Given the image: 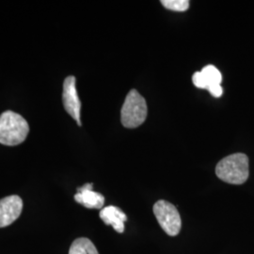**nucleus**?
<instances>
[{
	"label": "nucleus",
	"mask_w": 254,
	"mask_h": 254,
	"mask_svg": "<svg viewBox=\"0 0 254 254\" xmlns=\"http://www.w3.org/2000/svg\"><path fill=\"white\" fill-rule=\"evenodd\" d=\"M29 132L27 121L13 111H5L0 115V143L15 146L24 142Z\"/></svg>",
	"instance_id": "nucleus-1"
},
{
	"label": "nucleus",
	"mask_w": 254,
	"mask_h": 254,
	"mask_svg": "<svg viewBox=\"0 0 254 254\" xmlns=\"http://www.w3.org/2000/svg\"><path fill=\"white\" fill-rule=\"evenodd\" d=\"M161 4L166 9L174 11H185L190 8V1L188 0H162Z\"/></svg>",
	"instance_id": "nucleus-11"
},
{
	"label": "nucleus",
	"mask_w": 254,
	"mask_h": 254,
	"mask_svg": "<svg viewBox=\"0 0 254 254\" xmlns=\"http://www.w3.org/2000/svg\"><path fill=\"white\" fill-rule=\"evenodd\" d=\"M69 254H99V253L89 238L80 237L73 241Z\"/></svg>",
	"instance_id": "nucleus-9"
},
{
	"label": "nucleus",
	"mask_w": 254,
	"mask_h": 254,
	"mask_svg": "<svg viewBox=\"0 0 254 254\" xmlns=\"http://www.w3.org/2000/svg\"><path fill=\"white\" fill-rule=\"evenodd\" d=\"M216 174L220 180L228 184H244L250 174L248 156L242 153L228 155L218 162L216 167Z\"/></svg>",
	"instance_id": "nucleus-2"
},
{
	"label": "nucleus",
	"mask_w": 254,
	"mask_h": 254,
	"mask_svg": "<svg viewBox=\"0 0 254 254\" xmlns=\"http://www.w3.org/2000/svg\"><path fill=\"white\" fill-rule=\"evenodd\" d=\"M192 81L193 84L199 88V89H205V83H204V79L202 77V74L200 72H196L193 74L192 76Z\"/></svg>",
	"instance_id": "nucleus-12"
},
{
	"label": "nucleus",
	"mask_w": 254,
	"mask_h": 254,
	"mask_svg": "<svg viewBox=\"0 0 254 254\" xmlns=\"http://www.w3.org/2000/svg\"><path fill=\"white\" fill-rule=\"evenodd\" d=\"M76 79L74 76H68L65 78L64 83V93H63V102L64 109L66 112L81 126L80 121V110H81V102L78 98V94L75 86Z\"/></svg>",
	"instance_id": "nucleus-5"
},
{
	"label": "nucleus",
	"mask_w": 254,
	"mask_h": 254,
	"mask_svg": "<svg viewBox=\"0 0 254 254\" xmlns=\"http://www.w3.org/2000/svg\"><path fill=\"white\" fill-rule=\"evenodd\" d=\"M93 185L91 183L85 184L77 189V193L74 195V200L86 208L101 209L105 203V197L92 190Z\"/></svg>",
	"instance_id": "nucleus-7"
},
{
	"label": "nucleus",
	"mask_w": 254,
	"mask_h": 254,
	"mask_svg": "<svg viewBox=\"0 0 254 254\" xmlns=\"http://www.w3.org/2000/svg\"><path fill=\"white\" fill-rule=\"evenodd\" d=\"M154 214L167 235L175 236L180 233L181 217L173 203L164 200L156 201L154 205Z\"/></svg>",
	"instance_id": "nucleus-4"
},
{
	"label": "nucleus",
	"mask_w": 254,
	"mask_h": 254,
	"mask_svg": "<svg viewBox=\"0 0 254 254\" xmlns=\"http://www.w3.org/2000/svg\"><path fill=\"white\" fill-rule=\"evenodd\" d=\"M148 113L146 101L136 90L127 93L121 110V122L127 128H136L145 122Z\"/></svg>",
	"instance_id": "nucleus-3"
},
{
	"label": "nucleus",
	"mask_w": 254,
	"mask_h": 254,
	"mask_svg": "<svg viewBox=\"0 0 254 254\" xmlns=\"http://www.w3.org/2000/svg\"><path fill=\"white\" fill-rule=\"evenodd\" d=\"M100 218L105 224L111 225L116 232L123 234L125 231V222L127 220V215L116 206H107L100 211Z\"/></svg>",
	"instance_id": "nucleus-8"
},
{
	"label": "nucleus",
	"mask_w": 254,
	"mask_h": 254,
	"mask_svg": "<svg viewBox=\"0 0 254 254\" xmlns=\"http://www.w3.org/2000/svg\"><path fill=\"white\" fill-rule=\"evenodd\" d=\"M23 200L17 195H11L0 200V228L7 227L20 217Z\"/></svg>",
	"instance_id": "nucleus-6"
},
{
	"label": "nucleus",
	"mask_w": 254,
	"mask_h": 254,
	"mask_svg": "<svg viewBox=\"0 0 254 254\" xmlns=\"http://www.w3.org/2000/svg\"><path fill=\"white\" fill-rule=\"evenodd\" d=\"M200 73L205 83V89L208 91L210 88L219 86L222 81V75L214 65L205 66Z\"/></svg>",
	"instance_id": "nucleus-10"
},
{
	"label": "nucleus",
	"mask_w": 254,
	"mask_h": 254,
	"mask_svg": "<svg viewBox=\"0 0 254 254\" xmlns=\"http://www.w3.org/2000/svg\"><path fill=\"white\" fill-rule=\"evenodd\" d=\"M208 91L212 94V96H214L216 98H219V97H221V95L223 93V89H222L221 85H219V86H215V87L210 88Z\"/></svg>",
	"instance_id": "nucleus-13"
}]
</instances>
